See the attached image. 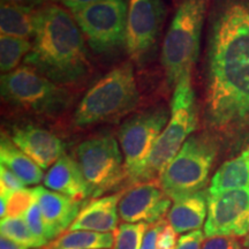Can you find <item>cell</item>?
<instances>
[{
  "label": "cell",
  "instance_id": "obj_12",
  "mask_svg": "<svg viewBox=\"0 0 249 249\" xmlns=\"http://www.w3.org/2000/svg\"><path fill=\"white\" fill-rule=\"evenodd\" d=\"M164 18L163 0H129L124 45L133 61L143 62L150 54Z\"/></svg>",
  "mask_w": 249,
  "mask_h": 249
},
{
  "label": "cell",
  "instance_id": "obj_35",
  "mask_svg": "<svg viewBox=\"0 0 249 249\" xmlns=\"http://www.w3.org/2000/svg\"><path fill=\"white\" fill-rule=\"evenodd\" d=\"M44 0H2V2H7V4H13L18 6H24V7H30L33 8L34 6H37Z\"/></svg>",
  "mask_w": 249,
  "mask_h": 249
},
{
  "label": "cell",
  "instance_id": "obj_25",
  "mask_svg": "<svg viewBox=\"0 0 249 249\" xmlns=\"http://www.w3.org/2000/svg\"><path fill=\"white\" fill-rule=\"evenodd\" d=\"M149 224L123 223L114 232L113 249H140Z\"/></svg>",
  "mask_w": 249,
  "mask_h": 249
},
{
  "label": "cell",
  "instance_id": "obj_16",
  "mask_svg": "<svg viewBox=\"0 0 249 249\" xmlns=\"http://www.w3.org/2000/svg\"><path fill=\"white\" fill-rule=\"evenodd\" d=\"M121 193L93 198L86 204L71 224V231H91L98 233L113 232L118 229V204Z\"/></svg>",
  "mask_w": 249,
  "mask_h": 249
},
{
  "label": "cell",
  "instance_id": "obj_7",
  "mask_svg": "<svg viewBox=\"0 0 249 249\" xmlns=\"http://www.w3.org/2000/svg\"><path fill=\"white\" fill-rule=\"evenodd\" d=\"M71 12L90 49L96 53H108L126 42L127 0H102Z\"/></svg>",
  "mask_w": 249,
  "mask_h": 249
},
{
  "label": "cell",
  "instance_id": "obj_8",
  "mask_svg": "<svg viewBox=\"0 0 249 249\" xmlns=\"http://www.w3.org/2000/svg\"><path fill=\"white\" fill-rule=\"evenodd\" d=\"M76 161L93 198L116 188L127 178L123 151L116 139L110 135L81 143L76 149Z\"/></svg>",
  "mask_w": 249,
  "mask_h": 249
},
{
  "label": "cell",
  "instance_id": "obj_5",
  "mask_svg": "<svg viewBox=\"0 0 249 249\" xmlns=\"http://www.w3.org/2000/svg\"><path fill=\"white\" fill-rule=\"evenodd\" d=\"M208 0H182L164 38L161 65L169 86L192 74L200 50Z\"/></svg>",
  "mask_w": 249,
  "mask_h": 249
},
{
  "label": "cell",
  "instance_id": "obj_2",
  "mask_svg": "<svg viewBox=\"0 0 249 249\" xmlns=\"http://www.w3.org/2000/svg\"><path fill=\"white\" fill-rule=\"evenodd\" d=\"M24 64L54 83L76 82L90 71L86 39L73 15L58 6L36 11V33Z\"/></svg>",
  "mask_w": 249,
  "mask_h": 249
},
{
  "label": "cell",
  "instance_id": "obj_33",
  "mask_svg": "<svg viewBox=\"0 0 249 249\" xmlns=\"http://www.w3.org/2000/svg\"><path fill=\"white\" fill-rule=\"evenodd\" d=\"M57 1L64 6H66L67 8H70L71 11V9L81 8L85 7V6L95 4V2L102 1V0H57Z\"/></svg>",
  "mask_w": 249,
  "mask_h": 249
},
{
  "label": "cell",
  "instance_id": "obj_14",
  "mask_svg": "<svg viewBox=\"0 0 249 249\" xmlns=\"http://www.w3.org/2000/svg\"><path fill=\"white\" fill-rule=\"evenodd\" d=\"M36 200L42 211L50 240L53 241L70 229L82 209V201L74 200L60 193L35 187Z\"/></svg>",
  "mask_w": 249,
  "mask_h": 249
},
{
  "label": "cell",
  "instance_id": "obj_20",
  "mask_svg": "<svg viewBox=\"0 0 249 249\" xmlns=\"http://www.w3.org/2000/svg\"><path fill=\"white\" fill-rule=\"evenodd\" d=\"M0 160L2 166L12 171L26 186L37 185L44 180L43 169L5 136L0 144Z\"/></svg>",
  "mask_w": 249,
  "mask_h": 249
},
{
  "label": "cell",
  "instance_id": "obj_24",
  "mask_svg": "<svg viewBox=\"0 0 249 249\" xmlns=\"http://www.w3.org/2000/svg\"><path fill=\"white\" fill-rule=\"evenodd\" d=\"M1 235L28 248H40L23 217H6L1 219Z\"/></svg>",
  "mask_w": 249,
  "mask_h": 249
},
{
  "label": "cell",
  "instance_id": "obj_31",
  "mask_svg": "<svg viewBox=\"0 0 249 249\" xmlns=\"http://www.w3.org/2000/svg\"><path fill=\"white\" fill-rule=\"evenodd\" d=\"M204 234L201 230L185 233L180 236L176 249H202Z\"/></svg>",
  "mask_w": 249,
  "mask_h": 249
},
{
  "label": "cell",
  "instance_id": "obj_18",
  "mask_svg": "<svg viewBox=\"0 0 249 249\" xmlns=\"http://www.w3.org/2000/svg\"><path fill=\"white\" fill-rule=\"evenodd\" d=\"M208 196L201 191L173 201L166 220L178 234L201 230L208 213Z\"/></svg>",
  "mask_w": 249,
  "mask_h": 249
},
{
  "label": "cell",
  "instance_id": "obj_26",
  "mask_svg": "<svg viewBox=\"0 0 249 249\" xmlns=\"http://www.w3.org/2000/svg\"><path fill=\"white\" fill-rule=\"evenodd\" d=\"M7 198L6 217H23L29 207L36 200L35 189L23 188L14 193H1ZM5 217V218H6Z\"/></svg>",
  "mask_w": 249,
  "mask_h": 249
},
{
  "label": "cell",
  "instance_id": "obj_19",
  "mask_svg": "<svg viewBox=\"0 0 249 249\" xmlns=\"http://www.w3.org/2000/svg\"><path fill=\"white\" fill-rule=\"evenodd\" d=\"M249 187V147L235 158L227 160L214 173L208 194Z\"/></svg>",
  "mask_w": 249,
  "mask_h": 249
},
{
  "label": "cell",
  "instance_id": "obj_22",
  "mask_svg": "<svg viewBox=\"0 0 249 249\" xmlns=\"http://www.w3.org/2000/svg\"><path fill=\"white\" fill-rule=\"evenodd\" d=\"M114 244V233L91 231H66L43 249H110Z\"/></svg>",
  "mask_w": 249,
  "mask_h": 249
},
{
  "label": "cell",
  "instance_id": "obj_27",
  "mask_svg": "<svg viewBox=\"0 0 249 249\" xmlns=\"http://www.w3.org/2000/svg\"><path fill=\"white\" fill-rule=\"evenodd\" d=\"M24 220L29 226L31 233L35 236L40 248L45 247L51 242L37 200H35V202L29 207V209L27 210V213H24Z\"/></svg>",
  "mask_w": 249,
  "mask_h": 249
},
{
  "label": "cell",
  "instance_id": "obj_10",
  "mask_svg": "<svg viewBox=\"0 0 249 249\" xmlns=\"http://www.w3.org/2000/svg\"><path fill=\"white\" fill-rule=\"evenodd\" d=\"M169 121L164 107L154 108L127 119L120 127L119 142L124 158L127 178L135 183L156 140Z\"/></svg>",
  "mask_w": 249,
  "mask_h": 249
},
{
  "label": "cell",
  "instance_id": "obj_32",
  "mask_svg": "<svg viewBox=\"0 0 249 249\" xmlns=\"http://www.w3.org/2000/svg\"><path fill=\"white\" fill-rule=\"evenodd\" d=\"M165 222H166V219L155 224H149L145 234L143 236L142 245L140 249H157L158 234H160L161 227H163Z\"/></svg>",
  "mask_w": 249,
  "mask_h": 249
},
{
  "label": "cell",
  "instance_id": "obj_9",
  "mask_svg": "<svg viewBox=\"0 0 249 249\" xmlns=\"http://www.w3.org/2000/svg\"><path fill=\"white\" fill-rule=\"evenodd\" d=\"M1 95L12 104L37 113L58 110L65 101L54 82L27 65L1 76Z\"/></svg>",
  "mask_w": 249,
  "mask_h": 249
},
{
  "label": "cell",
  "instance_id": "obj_15",
  "mask_svg": "<svg viewBox=\"0 0 249 249\" xmlns=\"http://www.w3.org/2000/svg\"><path fill=\"white\" fill-rule=\"evenodd\" d=\"M12 141L43 170L52 166L64 155L65 150L64 143L58 136L34 126L15 129Z\"/></svg>",
  "mask_w": 249,
  "mask_h": 249
},
{
  "label": "cell",
  "instance_id": "obj_11",
  "mask_svg": "<svg viewBox=\"0 0 249 249\" xmlns=\"http://www.w3.org/2000/svg\"><path fill=\"white\" fill-rule=\"evenodd\" d=\"M249 234V187L208 196V218L204 224L207 238L218 235Z\"/></svg>",
  "mask_w": 249,
  "mask_h": 249
},
{
  "label": "cell",
  "instance_id": "obj_30",
  "mask_svg": "<svg viewBox=\"0 0 249 249\" xmlns=\"http://www.w3.org/2000/svg\"><path fill=\"white\" fill-rule=\"evenodd\" d=\"M178 233L169 223H164L157 239V249H176L178 245Z\"/></svg>",
  "mask_w": 249,
  "mask_h": 249
},
{
  "label": "cell",
  "instance_id": "obj_21",
  "mask_svg": "<svg viewBox=\"0 0 249 249\" xmlns=\"http://www.w3.org/2000/svg\"><path fill=\"white\" fill-rule=\"evenodd\" d=\"M0 33L18 38H34L36 33V11L24 6L1 2Z\"/></svg>",
  "mask_w": 249,
  "mask_h": 249
},
{
  "label": "cell",
  "instance_id": "obj_23",
  "mask_svg": "<svg viewBox=\"0 0 249 249\" xmlns=\"http://www.w3.org/2000/svg\"><path fill=\"white\" fill-rule=\"evenodd\" d=\"M30 39L1 35L0 37V68L4 74L17 70L18 62L30 52Z\"/></svg>",
  "mask_w": 249,
  "mask_h": 249
},
{
  "label": "cell",
  "instance_id": "obj_13",
  "mask_svg": "<svg viewBox=\"0 0 249 249\" xmlns=\"http://www.w3.org/2000/svg\"><path fill=\"white\" fill-rule=\"evenodd\" d=\"M171 201L160 182H143L121 195L118 213L124 223L155 224L167 216Z\"/></svg>",
  "mask_w": 249,
  "mask_h": 249
},
{
  "label": "cell",
  "instance_id": "obj_34",
  "mask_svg": "<svg viewBox=\"0 0 249 249\" xmlns=\"http://www.w3.org/2000/svg\"><path fill=\"white\" fill-rule=\"evenodd\" d=\"M0 249H43V248L24 247V246L18 244V242H15V241H12L11 239L1 235V239H0Z\"/></svg>",
  "mask_w": 249,
  "mask_h": 249
},
{
  "label": "cell",
  "instance_id": "obj_1",
  "mask_svg": "<svg viewBox=\"0 0 249 249\" xmlns=\"http://www.w3.org/2000/svg\"><path fill=\"white\" fill-rule=\"evenodd\" d=\"M207 111L217 128L249 119V4L232 1L220 9L211 31Z\"/></svg>",
  "mask_w": 249,
  "mask_h": 249
},
{
  "label": "cell",
  "instance_id": "obj_6",
  "mask_svg": "<svg viewBox=\"0 0 249 249\" xmlns=\"http://www.w3.org/2000/svg\"><path fill=\"white\" fill-rule=\"evenodd\" d=\"M216 155V144L209 136L192 135L160 176L165 194L174 201L201 192L208 182Z\"/></svg>",
  "mask_w": 249,
  "mask_h": 249
},
{
  "label": "cell",
  "instance_id": "obj_3",
  "mask_svg": "<svg viewBox=\"0 0 249 249\" xmlns=\"http://www.w3.org/2000/svg\"><path fill=\"white\" fill-rule=\"evenodd\" d=\"M197 127V108L192 87V74H185L177 83L171 103V116L156 140L147 161L135 183L160 180L164 170L191 138Z\"/></svg>",
  "mask_w": 249,
  "mask_h": 249
},
{
  "label": "cell",
  "instance_id": "obj_28",
  "mask_svg": "<svg viewBox=\"0 0 249 249\" xmlns=\"http://www.w3.org/2000/svg\"><path fill=\"white\" fill-rule=\"evenodd\" d=\"M202 249H247L244 240H239L235 236L218 235L207 238L203 242Z\"/></svg>",
  "mask_w": 249,
  "mask_h": 249
},
{
  "label": "cell",
  "instance_id": "obj_4",
  "mask_svg": "<svg viewBox=\"0 0 249 249\" xmlns=\"http://www.w3.org/2000/svg\"><path fill=\"white\" fill-rule=\"evenodd\" d=\"M139 103V90L132 64L120 65L101 77L85 93L75 111V124L114 120L132 111Z\"/></svg>",
  "mask_w": 249,
  "mask_h": 249
},
{
  "label": "cell",
  "instance_id": "obj_29",
  "mask_svg": "<svg viewBox=\"0 0 249 249\" xmlns=\"http://www.w3.org/2000/svg\"><path fill=\"white\" fill-rule=\"evenodd\" d=\"M0 181H1V193H14L24 188V183L7 167L0 166Z\"/></svg>",
  "mask_w": 249,
  "mask_h": 249
},
{
  "label": "cell",
  "instance_id": "obj_17",
  "mask_svg": "<svg viewBox=\"0 0 249 249\" xmlns=\"http://www.w3.org/2000/svg\"><path fill=\"white\" fill-rule=\"evenodd\" d=\"M44 186L50 191L64 194L77 201H85L89 197L87 185L77 161L67 155H62L50 167L44 177Z\"/></svg>",
  "mask_w": 249,
  "mask_h": 249
}]
</instances>
